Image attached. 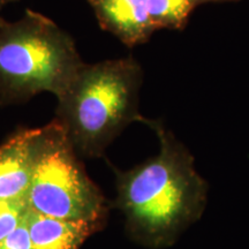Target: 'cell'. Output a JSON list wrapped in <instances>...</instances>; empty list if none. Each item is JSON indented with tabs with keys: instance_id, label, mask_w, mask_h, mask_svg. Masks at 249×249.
I'll list each match as a JSON object with an SVG mask.
<instances>
[{
	"instance_id": "cell-11",
	"label": "cell",
	"mask_w": 249,
	"mask_h": 249,
	"mask_svg": "<svg viewBox=\"0 0 249 249\" xmlns=\"http://www.w3.org/2000/svg\"><path fill=\"white\" fill-rule=\"evenodd\" d=\"M17 1H18V0H0V13H1V11L6 7V6ZM0 17H1V15H0Z\"/></svg>"
},
{
	"instance_id": "cell-2",
	"label": "cell",
	"mask_w": 249,
	"mask_h": 249,
	"mask_svg": "<svg viewBox=\"0 0 249 249\" xmlns=\"http://www.w3.org/2000/svg\"><path fill=\"white\" fill-rule=\"evenodd\" d=\"M142 82V66L132 55L83 64L55 110L81 158H103L130 124H144L139 107Z\"/></svg>"
},
{
	"instance_id": "cell-5",
	"label": "cell",
	"mask_w": 249,
	"mask_h": 249,
	"mask_svg": "<svg viewBox=\"0 0 249 249\" xmlns=\"http://www.w3.org/2000/svg\"><path fill=\"white\" fill-rule=\"evenodd\" d=\"M103 30L127 48L142 45L156 28L149 14L148 0H87Z\"/></svg>"
},
{
	"instance_id": "cell-6",
	"label": "cell",
	"mask_w": 249,
	"mask_h": 249,
	"mask_svg": "<svg viewBox=\"0 0 249 249\" xmlns=\"http://www.w3.org/2000/svg\"><path fill=\"white\" fill-rule=\"evenodd\" d=\"M37 128H21L0 144V202L26 200L33 177Z\"/></svg>"
},
{
	"instance_id": "cell-10",
	"label": "cell",
	"mask_w": 249,
	"mask_h": 249,
	"mask_svg": "<svg viewBox=\"0 0 249 249\" xmlns=\"http://www.w3.org/2000/svg\"><path fill=\"white\" fill-rule=\"evenodd\" d=\"M0 249H31L29 230L26 219L13 233L0 241Z\"/></svg>"
},
{
	"instance_id": "cell-9",
	"label": "cell",
	"mask_w": 249,
	"mask_h": 249,
	"mask_svg": "<svg viewBox=\"0 0 249 249\" xmlns=\"http://www.w3.org/2000/svg\"><path fill=\"white\" fill-rule=\"evenodd\" d=\"M28 213L26 201L0 202V241L13 233Z\"/></svg>"
},
{
	"instance_id": "cell-7",
	"label": "cell",
	"mask_w": 249,
	"mask_h": 249,
	"mask_svg": "<svg viewBox=\"0 0 249 249\" xmlns=\"http://www.w3.org/2000/svg\"><path fill=\"white\" fill-rule=\"evenodd\" d=\"M26 222L31 249H80L87 239L104 229L97 224L42 216L29 209Z\"/></svg>"
},
{
	"instance_id": "cell-3",
	"label": "cell",
	"mask_w": 249,
	"mask_h": 249,
	"mask_svg": "<svg viewBox=\"0 0 249 249\" xmlns=\"http://www.w3.org/2000/svg\"><path fill=\"white\" fill-rule=\"evenodd\" d=\"M85 61L75 39L53 20L26 9L18 21L0 17V104L66 91Z\"/></svg>"
},
{
	"instance_id": "cell-12",
	"label": "cell",
	"mask_w": 249,
	"mask_h": 249,
	"mask_svg": "<svg viewBox=\"0 0 249 249\" xmlns=\"http://www.w3.org/2000/svg\"><path fill=\"white\" fill-rule=\"evenodd\" d=\"M222 1H230V0H202V4H207V2H222Z\"/></svg>"
},
{
	"instance_id": "cell-8",
	"label": "cell",
	"mask_w": 249,
	"mask_h": 249,
	"mask_svg": "<svg viewBox=\"0 0 249 249\" xmlns=\"http://www.w3.org/2000/svg\"><path fill=\"white\" fill-rule=\"evenodd\" d=\"M198 5H202V0H148L149 14L156 30L183 29Z\"/></svg>"
},
{
	"instance_id": "cell-4",
	"label": "cell",
	"mask_w": 249,
	"mask_h": 249,
	"mask_svg": "<svg viewBox=\"0 0 249 249\" xmlns=\"http://www.w3.org/2000/svg\"><path fill=\"white\" fill-rule=\"evenodd\" d=\"M24 201L28 209L42 216L102 227L107 222L110 204L57 118L37 127L33 177Z\"/></svg>"
},
{
	"instance_id": "cell-1",
	"label": "cell",
	"mask_w": 249,
	"mask_h": 249,
	"mask_svg": "<svg viewBox=\"0 0 249 249\" xmlns=\"http://www.w3.org/2000/svg\"><path fill=\"white\" fill-rule=\"evenodd\" d=\"M144 124L157 135L160 151L129 170L113 169V207L123 213L133 241L149 249L169 248L200 220L209 186L191 151L160 120L147 118Z\"/></svg>"
}]
</instances>
